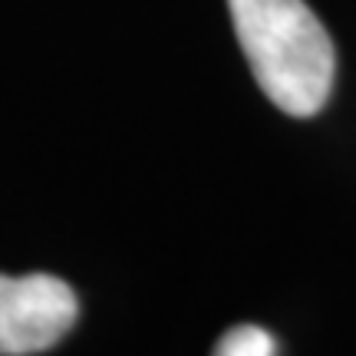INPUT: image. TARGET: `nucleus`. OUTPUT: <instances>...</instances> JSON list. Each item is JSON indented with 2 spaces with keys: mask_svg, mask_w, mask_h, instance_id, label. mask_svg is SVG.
<instances>
[{
  "mask_svg": "<svg viewBox=\"0 0 356 356\" xmlns=\"http://www.w3.org/2000/svg\"><path fill=\"white\" fill-rule=\"evenodd\" d=\"M257 86L287 115H317L333 89V43L304 0H228Z\"/></svg>",
  "mask_w": 356,
  "mask_h": 356,
  "instance_id": "f257e3e1",
  "label": "nucleus"
},
{
  "mask_svg": "<svg viewBox=\"0 0 356 356\" xmlns=\"http://www.w3.org/2000/svg\"><path fill=\"white\" fill-rule=\"evenodd\" d=\"M76 293L53 274H0V356L43 353L73 330Z\"/></svg>",
  "mask_w": 356,
  "mask_h": 356,
  "instance_id": "f03ea898",
  "label": "nucleus"
},
{
  "mask_svg": "<svg viewBox=\"0 0 356 356\" xmlns=\"http://www.w3.org/2000/svg\"><path fill=\"white\" fill-rule=\"evenodd\" d=\"M218 356H274L277 353V343H274V337L254 323H241V327H234L228 330L215 346Z\"/></svg>",
  "mask_w": 356,
  "mask_h": 356,
  "instance_id": "7ed1b4c3",
  "label": "nucleus"
}]
</instances>
